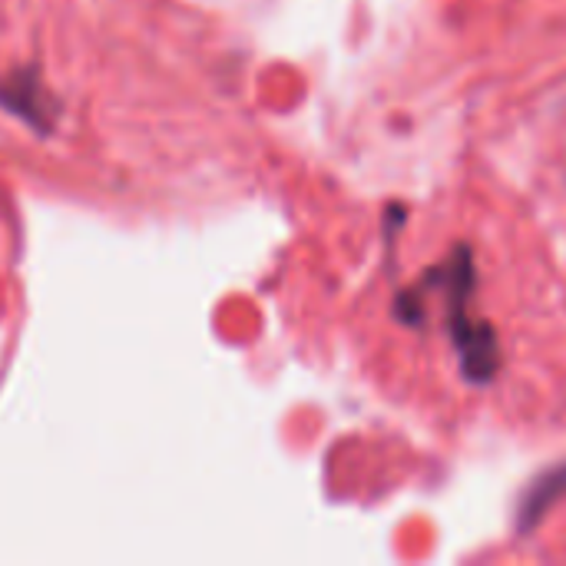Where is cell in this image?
I'll return each mask as SVG.
<instances>
[{
	"mask_svg": "<svg viewBox=\"0 0 566 566\" xmlns=\"http://www.w3.org/2000/svg\"><path fill=\"white\" fill-rule=\"evenodd\" d=\"M0 103H3L13 116L27 119L33 129H40V133L50 129L53 103L46 99L43 86L36 83V76H33L30 70L17 73V76H10V80H0Z\"/></svg>",
	"mask_w": 566,
	"mask_h": 566,
	"instance_id": "1",
	"label": "cell"
},
{
	"mask_svg": "<svg viewBox=\"0 0 566 566\" xmlns=\"http://www.w3.org/2000/svg\"><path fill=\"white\" fill-rule=\"evenodd\" d=\"M566 494V468L560 471H554V474H547L531 494H527V501H524V507H521V521H524V527H531L534 521H541L544 517V511L557 501V497H564Z\"/></svg>",
	"mask_w": 566,
	"mask_h": 566,
	"instance_id": "2",
	"label": "cell"
}]
</instances>
